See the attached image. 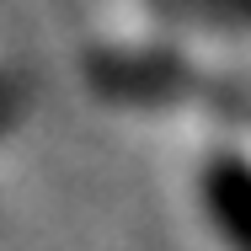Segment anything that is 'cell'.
Listing matches in <instances>:
<instances>
[]
</instances>
